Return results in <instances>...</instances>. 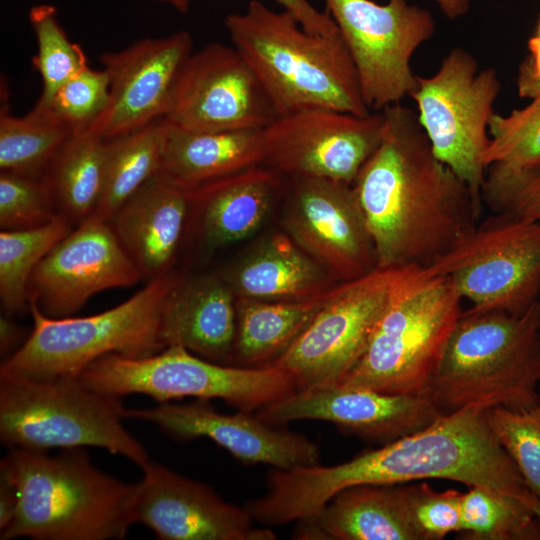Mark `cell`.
Segmentation results:
<instances>
[{
  "label": "cell",
  "instance_id": "obj_15",
  "mask_svg": "<svg viewBox=\"0 0 540 540\" xmlns=\"http://www.w3.org/2000/svg\"><path fill=\"white\" fill-rule=\"evenodd\" d=\"M277 115L242 55L223 43H209L188 57L163 118L188 131L263 129Z\"/></svg>",
  "mask_w": 540,
  "mask_h": 540
},
{
  "label": "cell",
  "instance_id": "obj_36",
  "mask_svg": "<svg viewBox=\"0 0 540 540\" xmlns=\"http://www.w3.org/2000/svg\"><path fill=\"white\" fill-rule=\"evenodd\" d=\"M489 427L515 463L529 489L540 500V405L514 410H486Z\"/></svg>",
  "mask_w": 540,
  "mask_h": 540
},
{
  "label": "cell",
  "instance_id": "obj_23",
  "mask_svg": "<svg viewBox=\"0 0 540 540\" xmlns=\"http://www.w3.org/2000/svg\"><path fill=\"white\" fill-rule=\"evenodd\" d=\"M286 188L284 175L260 165L189 190L187 225L210 250L252 235Z\"/></svg>",
  "mask_w": 540,
  "mask_h": 540
},
{
  "label": "cell",
  "instance_id": "obj_18",
  "mask_svg": "<svg viewBox=\"0 0 540 540\" xmlns=\"http://www.w3.org/2000/svg\"><path fill=\"white\" fill-rule=\"evenodd\" d=\"M192 46L189 32L177 31L101 54L110 81L109 101L87 130L110 140L163 119Z\"/></svg>",
  "mask_w": 540,
  "mask_h": 540
},
{
  "label": "cell",
  "instance_id": "obj_25",
  "mask_svg": "<svg viewBox=\"0 0 540 540\" xmlns=\"http://www.w3.org/2000/svg\"><path fill=\"white\" fill-rule=\"evenodd\" d=\"M300 540H419L405 486L361 484L335 494L315 513L297 521Z\"/></svg>",
  "mask_w": 540,
  "mask_h": 540
},
{
  "label": "cell",
  "instance_id": "obj_20",
  "mask_svg": "<svg viewBox=\"0 0 540 540\" xmlns=\"http://www.w3.org/2000/svg\"><path fill=\"white\" fill-rule=\"evenodd\" d=\"M252 413H220L207 400L123 410L124 418L150 422L177 439L212 440L246 464L282 470L320 464L319 448L309 438Z\"/></svg>",
  "mask_w": 540,
  "mask_h": 540
},
{
  "label": "cell",
  "instance_id": "obj_26",
  "mask_svg": "<svg viewBox=\"0 0 540 540\" xmlns=\"http://www.w3.org/2000/svg\"><path fill=\"white\" fill-rule=\"evenodd\" d=\"M220 274L236 297L261 301L307 300L338 283L286 233L266 236L232 268Z\"/></svg>",
  "mask_w": 540,
  "mask_h": 540
},
{
  "label": "cell",
  "instance_id": "obj_9",
  "mask_svg": "<svg viewBox=\"0 0 540 540\" xmlns=\"http://www.w3.org/2000/svg\"><path fill=\"white\" fill-rule=\"evenodd\" d=\"M79 379L119 397L143 394L159 403L185 397L220 399L245 412H256L297 390L291 376L278 367L220 364L181 346L144 358L110 353L92 362Z\"/></svg>",
  "mask_w": 540,
  "mask_h": 540
},
{
  "label": "cell",
  "instance_id": "obj_38",
  "mask_svg": "<svg viewBox=\"0 0 540 540\" xmlns=\"http://www.w3.org/2000/svg\"><path fill=\"white\" fill-rule=\"evenodd\" d=\"M109 94L106 71L87 67L66 81L47 104L41 105L48 107L74 134L91 127L105 110Z\"/></svg>",
  "mask_w": 540,
  "mask_h": 540
},
{
  "label": "cell",
  "instance_id": "obj_11",
  "mask_svg": "<svg viewBox=\"0 0 540 540\" xmlns=\"http://www.w3.org/2000/svg\"><path fill=\"white\" fill-rule=\"evenodd\" d=\"M500 89L495 69L479 70L470 52L455 47L433 75L417 76L409 96L417 105L420 125L435 156L481 201L487 170L482 157L489 143L488 123Z\"/></svg>",
  "mask_w": 540,
  "mask_h": 540
},
{
  "label": "cell",
  "instance_id": "obj_33",
  "mask_svg": "<svg viewBox=\"0 0 540 540\" xmlns=\"http://www.w3.org/2000/svg\"><path fill=\"white\" fill-rule=\"evenodd\" d=\"M461 531L469 540H540V521L519 499L472 486L463 493Z\"/></svg>",
  "mask_w": 540,
  "mask_h": 540
},
{
  "label": "cell",
  "instance_id": "obj_13",
  "mask_svg": "<svg viewBox=\"0 0 540 540\" xmlns=\"http://www.w3.org/2000/svg\"><path fill=\"white\" fill-rule=\"evenodd\" d=\"M325 2L353 60L368 109L382 111L410 96L417 84L411 59L433 37V15L407 0Z\"/></svg>",
  "mask_w": 540,
  "mask_h": 540
},
{
  "label": "cell",
  "instance_id": "obj_2",
  "mask_svg": "<svg viewBox=\"0 0 540 540\" xmlns=\"http://www.w3.org/2000/svg\"><path fill=\"white\" fill-rule=\"evenodd\" d=\"M424 479L497 489L522 501L540 521V500L494 437L486 410L477 407L442 414L419 431L340 464L278 470L272 489L282 515L297 521L351 486Z\"/></svg>",
  "mask_w": 540,
  "mask_h": 540
},
{
  "label": "cell",
  "instance_id": "obj_34",
  "mask_svg": "<svg viewBox=\"0 0 540 540\" xmlns=\"http://www.w3.org/2000/svg\"><path fill=\"white\" fill-rule=\"evenodd\" d=\"M29 22L37 42V54L32 63L42 79V92L37 102L45 105L66 81L88 67L87 58L60 26L54 6L32 7Z\"/></svg>",
  "mask_w": 540,
  "mask_h": 540
},
{
  "label": "cell",
  "instance_id": "obj_44",
  "mask_svg": "<svg viewBox=\"0 0 540 540\" xmlns=\"http://www.w3.org/2000/svg\"><path fill=\"white\" fill-rule=\"evenodd\" d=\"M18 505V493L7 475L0 472V531L12 521Z\"/></svg>",
  "mask_w": 540,
  "mask_h": 540
},
{
  "label": "cell",
  "instance_id": "obj_19",
  "mask_svg": "<svg viewBox=\"0 0 540 540\" xmlns=\"http://www.w3.org/2000/svg\"><path fill=\"white\" fill-rule=\"evenodd\" d=\"M137 483L134 521L162 540H274L254 528L245 507L223 500L211 487L148 461Z\"/></svg>",
  "mask_w": 540,
  "mask_h": 540
},
{
  "label": "cell",
  "instance_id": "obj_21",
  "mask_svg": "<svg viewBox=\"0 0 540 540\" xmlns=\"http://www.w3.org/2000/svg\"><path fill=\"white\" fill-rule=\"evenodd\" d=\"M255 414L281 426L297 420L325 421L384 444L419 431L442 415L425 394L385 393L341 385L296 390Z\"/></svg>",
  "mask_w": 540,
  "mask_h": 540
},
{
  "label": "cell",
  "instance_id": "obj_45",
  "mask_svg": "<svg viewBox=\"0 0 540 540\" xmlns=\"http://www.w3.org/2000/svg\"><path fill=\"white\" fill-rule=\"evenodd\" d=\"M442 13L450 20L457 19L466 14L470 7V0H434Z\"/></svg>",
  "mask_w": 540,
  "mask_h": 540
},
{
  "label": "cell",
  "instance_id": "obj_7",
  "mask_svg": "<svg viewBox=\"0 0 540 540\" xmlns=\"http://www.w3.org/2000/svg\"><path fill=\"white\" fill-rule=\"evenodd\" d=\"M183 278L172 270L121 304L91 316L51 318L29 304L33 329L1 362L0 371L41 380L76 379L110 353L144 358L162 351L163 310Z\"/></svg>",
  "mask_w": 540,
  "mask_h": 540
},
{
  "label": "cell",
  "instance_id": "obj_40",
  "mask_svg": "<svg viewBox=\"0 0 540 540\" xmlns=\"http://www.w3.org/2000/svg\"><path fill=\"white\" fill-rule=\"evenodd\" d=\"M412 525L419 540H440L461 531L463 493L438 492L427 483L405 486Z\"/></svg>",
  "mask_w": 540,
  "mask_h": 540
},
{
  "label": "cell",
  "instance_id": "obj_5",
  "mask_svg": "<svg viewBox=\"0 0 540 540\" xmlns=\"http://www.w3.org/2000/svg\"><path fill=\"white\" fill-rule=\"evenodd\" d=\"M538 300L521 313L463 311L426 395L442 414L540 405Z\"/></svg>",
  "mask_w": 540,
  "mask_h": 540
},
{
  "label": "cell",
  "instance_id": "obj_10",
  "mask_svg": "<svg viewBox=\"0 0 540 540\" xmlns=\"http://www.w3.org/2000/svg\"><path fill=\"white\" fill-rule=\"evenodd\" d=\"M427 267L453 283L467 311L521 313L540 297V222L493 213Z\"/></svg>",
  "mask_w": 540,
  "mask_h": 540
},
{
  "label": "cell",
  "instance_id": "obj_16",
  "mask_svg": "<svg viewBox=\"0 0 540 540\" xmlns=\"http://www.w3.org/2000/svg\"><path fill=\"white\" fill-rule=\"evenodd\" d=\"M289 179L282 218L285 233L338 283L377 268L352 185L318 177Z\"/></svg>",
  "mask_w": 540,
  "mask_h": 540
},
{
  "label": "cell",
  "instance_id": "obj_6",
  "mask_svg": "<svg viewBox=\"0 0 540 540\" xmlns=\"http://www.w3.org/2000/svg\"><path fill=\"white\" fill-rule=\"evenodd\" d=\"M461 301L447 277L405 267L363 356L335 385L426 395L463 312Z\"/></svg>",
  "mask_w": 540,
  "mask_h": 540
},
{
  "label": "cell",
  "instance_id": "obj_1",
  "mask_svg": "<svg viewBox=\"0 0 540 540\" xmlns=\"http://www.w3.org/2000/svg\"><path fill=\"white\" fill-rule=\"evenodd\" d=\"M381 141L352 187L378 268L427 267L478 222L482 201L434 154L418 114L382 110Z\"/></svg>",
  "mask_w": 540,
  "mask_h": 540
},
{
  "label": "cell",
  "instance_id": "obj_39",
  "mask_svg": "<svg viewBox=\"0 0 540 540\" xmlns=\"http://www.w3.org/2000/svg\"><path fill=\"white\" fill-rule=\"evenodd\" d=\"M481 198L493 213L540 222V162L522 169L488 166Z\"/></svg>",
  "mask_w": 540,
  "mask_h": 540
},
{
  "label": "cell",
  "instance_id": "obj_42",
  "mask_svg": "<svg viewBox=\"0 0 540 540\" xmlns=\"http://www.w3.org/2000/svg\"><path fill=\"white\" fill-rule=\"evenodd\" d=\"M517 89L522 98H540V16L537 28L528 41V54L519 67Z\"/></svg>",
  "mask_w": 540,
  "mask_h": 540
},
{
  "label": "cell",
  "instance_id": "obj_46",
  "mask_svg": "<svg viewBox=\"0 0 540 540\" xmlns=\"http://www.w3.org/2000/svg\"><path fill=\"white\" fill-rule=\"evenodd\" d=\"M538 311H539V320H540V297L538 298Z\"/></svg>",
  "mask_w": 540,
  "mask_h": 540
},
{
  "label": "cell",
  "instance_id": "obj_32",
  "mask_svg": "<svg viewBox=\"0 0 540 540\" xmlns=\"http://www.w3.org/2000/svg\"><path fill=\"white\" fill-rule=\"evenodd\" d=\"M70 231L68 219L61 214L42 226L1 230L0 301L4 314L29 309L28 284L35 268Z\"/></svg>",
  "mask_w": 540,
  "mask_h": 540
},
{
  "label": "cell",
  "instance_id": "obj_3",
  "mask_svg": "<svg viewBox=\"0 0 540 540\" xmlns=\"http://www.w3.org/2000/svg\"><path fill=\"white\" fill-rule=\"evenodd\" d=\"M233 47L261 83L278 117L322 109L369 114L355 65L340 34L304 29L287 9L251 0L244 13L224 19Z\"/></svg>",
  "mask_w": 540,
  "mask_h": 540
},
{
  "label": "cell",
  "instance_id": "obj_43",
  "mask_svg": "<svg viewBox=\"0 0 540 540\" xmlns=\"http://www.w3.org/2000/svg\"><path fill=\"white\" fill-rule=\"evenodd\" d=\"M5 314L0 318V354L2 361L14 354L26 340L24 331L11 317Z\"/></svg>",
  "mask_w": 540,
  "mask_h": 540
},
{
  "label": "cell",
  "instance_id": "obj_27",
  "mask_svg": "<svg viewBox=\"0 0 540 540\" xmlns=\"http://www.w3.org/2000/svg\"><path fill=\"white\" fill-rule=\"evenodd\" d=\"M262 130L188 131L168 124L166 147L158 174L179 187L192 190L263 165Z\"/></svg>",
  "mask_w": 540,
  "mask_h": 540
},
{
  "label": "cell",
  "instance_id": "obj_28",
  "mask_svg": "<svg viewBox=\"0 0 540 540\" xmlns=\"http://www.w3.org/2000/svg\"><path fill=\"white\" fill-rule=\"evenodd\" d=\"M333 287L302 301L275 302L236 297V336L232 359L244 367L271 363L309 325L328 301Z\"/></svg>",
  "mask_w": 540,
  "mask_h": 540
},
{
  "label": "cell",
  "instance_id": "obj_8",
  "mask_svg": "<svg viewBox=\"0 0 540 540\" xmlns=\"http://www.w3.org/2000/svg\"><path fill=\"white\" fill-rule=\"evenodd\" d=\"M121 397L79 378L41 380L0 371V439L32 451L98 447L142 468L149 457L122 423Z\"/></svg>",
  "mask_w": 540,
  "mask_h": 540
},
{
  "label": "cell",
  "instance_id": "obj_37",
  "mask_svg": "<svg viewBox=\"0 0 540 540\" xmlns=\"http://www.w3.org/2000/svg\"><path fill=\"white\" fill-rule=\"evenodd\" d=\"M55 206L44 177L1 171V230H22L47 224L59 215L54 211Z\"/></svg>",
  "mask_w": 540,
  "mask_h": 540
},
{
  "label": "cell",
  "instance_id": "obj_35",
  "mask_svg": "<svg viewBox=\"0 0 540 540\" xmlns=\"http://www.w3.org/2000/svg\"><path fill=\"white\" fill-rule=\"evenodd\" d=\"M489 143L483 153L486 168L499 165L522 169L540 162V98L508 115L493 113L488 123Z\"/></svg>",
  "mask_w": 540,
  "mask_h": 540
},
{
  "label": "cell",
  "instance_id": "obj_17",
  "mask_svg": "<svg viewBox=\"0 0 540 540\" xmlns=\"http://www.w3.org/2000/svg\"><path fill=\"white\" fill-rule=\"evenodd\" d=\"M140 280L110 221L92 214L37 265L28 284V306L35 304L51 318L70 317L96 293Z\"/></svg>",
  "mask_w": 540,
  "mask_h": 540
},
{
  "label": "cell",
  "instance_id": "obj_30",
  "mask_svg": "<svg viewBox=\"0 0 540 540\" xmlns=\"http://www.w3.org/2000/svg\"><path fill=\"white\" fill-rule=\"evenodd\" d=\"M108 140L85 130L60 148L43 177L65 217L82 222L96 209L103 188Z\"/></svg>",
  "mask_w": 540,
  "mask_h": 540
},
{
  "label": "cell",
  "instance_id": "obj_41",
  "mask_svg": "<svg viewBox=\"0 0 540 540\" xmlns=\"http://www.w3.org/2000/svg\"><path fill=\"white\" fill-rule=\"evenodd\" d=\"M167 3L180 13H186L191 0H157ZM292 12L305 30L319 35L332 36L339 29L329 11L317 10L308 0H274Z\"/></svg>",
  "mask_w": 540,
  "mask_h": 540
},
{
  "label": "cell",
  "instance_id": "obj_4",
  "mask_svg": "<svg viewBox=\"0 0 540 540\" xmlns=\"http://www.w3.org/2000/svg\"><path fill=\"white\" fill-rule=\"evenodd\" d=\"M18 493L1 540H118L134 521L137 483L113 478L90 461L84 448L47 451L9 449L0 462Z\"/></svg>",
  "mask_w": 540,
  "mask_h": 540
},
{
  "label": "cell",
  "instance_id": "obj_31",
  "mask_svg": "<svg viewBox=\"0 0 540 540\" xmlns=\"http://www.w3.org/2000/svg\"><path fill=\"white\" fill-rule=\"evenodd\" d=\"M73 132L48 107L36 103L24 116L0 108L1 171L43 177L54 157Z\"/></svg>",
  "mask_w": 540,
  "mask_h": 540
},
{
  "label": "cell",
  "instance_id": "obj_29",
  "mask_svg": "<svg viewBox=\"0 0 540 540\" xmlns=\"http://www.w3.org/2000/svg\"><path fill=\"white\" fill-rule=\"evenodd\" d=\"M167 134L168 124L160 119L108 140L103 188L93 215L110 221L127 199L160 172Z\"/></svg>",
  "mask_w": 540,
  "mask_h": 540
},
{
  "label": "cell",
  "instance_id": "obj_14",
  "mask_svg": "<svg viewBox=\"0 0 540 540\" xmlns=\"http://www.w3.org/2000/svg\"><path fill=\"white\" fill-rule=\"evenodd\" d=\"M383 111L359 116L312 109L278 117L263 128V166L292 177H318L353 184L378 147Z\"/></svg>",
  "mask_w": 540,
  "mask_h": 540
},
{
  "label": "cell",
  "instance_id": "obj_22",
  "mask_svg": "<svg viewBox=\"0 0 540 540\" xmlns=\"http://www.w3.org/2000/svg\"><path fill=\"white\" fill-rule=\"evenodd\" d=\"M188 214L189 190L157 174L127 199L110 220L146 283L172 271Z\"/></svg>",
  "mask_w": 540,
  "mask_h": 540
},
{
  "label": "cell",
  "instance_id": "obj_24",
  "mask_svg": "<svg viewBox=\"0 0 540 540\" xmlns=\"http://www.w3.org/2000/svg\"><path fill=\"white\" fill-rule=\"evenodd\" d=\"M236 336V295L221 276L183 278L162 315L165 348L181 346L204 359L227 364Z\"/></svg>",
  "mask_w": 540,
  "mask_h": 540
},
{
  "label": "cell",
  "instance_id": "obj_12",
  "mask_svg": "<svg viewBox=\"0 0 540 540\" xmlns=\"http://www.w3.org/2000/svg\"><path fill=\"white\" fill-rule=\"evenodd\" d=\"M402 268H375L337 283L309 325L272 365L287 372L297 390L338 384L363 356Z\"/></svg>",
  "mask_w": 540,
  "mask_h": 540
}]
</instances>
